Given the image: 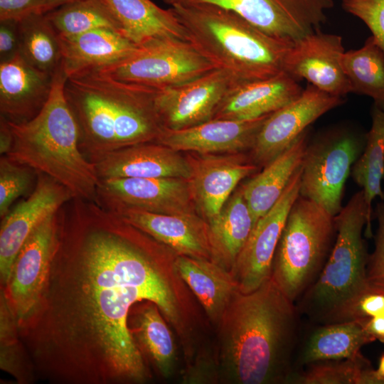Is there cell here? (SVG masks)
I'll use <instances>...</instances> for the list:
<instances>
[{"label": "cell", "instance_id": "6da1fadb", "mask_svg": "<svg viewBox=\"0 0 384 384\" xmlns=\"http://www.w3.org/2000/svg\"><path fill=\"white\" fill-rule=\"evenodd\" d=\"M161 243L97 203L61 208L59 241L38 304L18 324L36 378L140 384L151 375L128 327L149 300L182 332Z\"/></svg>", "mask_w": 384, "mask_h": 384}, {"label": "cell", "instance_id": "7a4b0ae2", "mask_svg": "<svg viewBox=\"0 0 384 384\" xmlns=\"http://www.w3.org/2000/svg\"><path fill=\"white\" fill-rule=\"evenodd\" d=\"M217 326L220 364L229 381H289L297 309L272 277L252 292L238 291Z\"/></svg>", "mask_w": 384, "mask_h": 384}, {"label": "cell", "instance_id": "3957f363", "mask_svg": "<svg viewBox=\"0 0 384 384\" xmlns=\"http://www.w3.org/2000/svg\"><path fill=\"white\" fill-rule=\"evenodd\" d=\"M156 90L116 79L100 70L67 77L64 93L79 129L80 148L94 163L144 140L152 129Z\"/></svg>", "mask_w": 384, "mask_h": 384}, {"label": "cell", "instance_id": "277c9868", "mask_svg": "<svg viewBox=\"0 0 384 384\" xmlns=\"http://www.w3.org/2000/svg\"><path fill=\"white\" fill-rule=\"evenodd\" d=\"M67 76L62 65L53 75L50 95L33 119L8 122L12 146L6 155L66 187L74 198L98 203L100 178L94 164L83 154L79 129L64 93Z\"/></svg>", "mask_w": 384, "mask_h": 384}, {"label": "cell", "instance_id": "5b68a950", "mask_svg": "<svg viewBox=\"0 0 384 384\" xmlns=\"http://www.w3.org/2000/svg\"><path fill=\"white\" fill-rule=\"evenodd\" d=\"M186 40L213 67L235 82L265 79L284 71L292 43L257 28L236 13L210 4L171 6Z\"/></svg>", "mask_w": 384, "mask_h": 384}, {"label": "cell", "instance_id": "8992f818", "mask_svg": "<svg viewBox=\"0 0 384 384\" xmlns=\"http://www.w3.org/2000/svg\"><path fill=\"white\" fill-rule=\"evenodd\" d=\"M336 240L315 281L302 294L300 308L324 324L355 321L360 299L370 292L367 282L368 254L365 235L372 238V224L362 190L355 193L335 216Z\"/></svg>", "mask_w": 384, "mask_h": 384}, {"label": "cell", "instance_id": "52a82bcc", "mask_svg": "<svg viewBox=\"0 0 384 384\" xmlns=\"http://www.w3.org/2000/svg\"><path fill=\"white\" fill-rule=\"evenodd\" d=\"M335 216L300 195L288 213L271 277L293 302L315 281L333 247Z\"/></svg>", "mask_w": 384, "mask_h": 384}, {"label": "cell", "instance_id": "ba28073f", "mask_svg": "<svg viewBox=\"0 0 384 384\" xmlns=\"http://www.w3.org/2000/svg\"><path fill=\"white\" fill-rule=\"evenodd\" d=\"M366 141V134L346 126L335 127L309 141L302 165L299 195L336 216L343 208L345 183Z\"/></svg>", "mask_w": 384, "mask_h": 384}, {"label": "cell", "instance_id": "9c48e42d", "mask_svg": "<svg viewBox=\"0 0 384 384\" xmlns=\"http://www.w3.org/2000/svg\"><path fill=\"white\" fill-rule=\"evenodd\" d=\"M213 69L186 40L164 37L139 45L123 60L96 70L120 80L163 90L186 83Z\"/></svg>", "mask_w": 384, "mask_h": 384}, {"label": "cell", "instance_id": "30bf717a", "mask_svg": "<svg viewBox=\"0 0 384 384\" xmlns=\"http://www.w3.org/2000/svg\"><path fill=\"white\" fill-rule=\"evenodd\" d=\"M61 208L28 238L14 260L8 280L0 286L18 324L31 314L40 299L59 241Z\"/></svg>", "mask_w": 384, "mask_h": 384}, {"label": "cell", "instance_id": "8fae6325", "mask_svg": "<svg viewBox=\"0 0 384 384\" xmlns=\"http://www.w3.org/2000/svg\"><path fill=\"white\" fill-rule=\"evenodd\" d=\"M229 9L274 38L294 41L320 29L333 0H184Z\"/></svg>", "mask_w": 384, "mask_h": 384}, {"label": "cell", "instance_id": "7c38bea8", "mask_svg": "<svg viewBox=\"0 0 384 384\" xmlns=\"http://www.w3.org/2000/svg\"><path fill=\"white\" fill-rule=\"evenodd\" d=\"M302 167L275 204L254 225L230 270L240 292L259 287L272 274L275 250L292 206L299 195Z\"/></svg>", "mask_w": 384, "mask_h": 384}, {"label": "cell", "instance_id": "4fadbf2b", "mask_svg": "<svg viewBox=\"0 0 384 384\" xmlns=\"http://www.w3.org/2000/svg\"><path fill=\"white\" fill-rule=\"evenodd\" d=\"M343 102V97L308 83L299 97L265 119L251 149L253 160L265 166L287 149L315 120Z\"/></svg>", "mask_w": 384, "mask_h": 384}, {"label": "cell", "instance_id": "5bb4252c", "mask_svg": "<svg viewBox=\"0 0 384 384\" xmlns=\"http://www.w3.org/2000/svg\"><path fill=\"white\" fill-rule=\"evenodd\" d=\"M191 193L181 178H117L100 179L98 203L117 213L139 209L162 214H192Z\"/></svg>", "mask_w": 384, "mask_h": 384}, {"label": "cell", "instance_id": "9a60e30c", "mask_svg": "<svg viewBox=\"0 0 384 384\" xmlns=\"http://www.w3.org/2000/svg\"><path fill=\"white\" fill-rule=\"evenodd\" d=\"M73 198L66 187L47 175L37 173L36 183L29 196L1 219L0 286L8 280L14 260L28 238Z\"/></svg>", "mask_w": 384, "mask_h": 384}, {"label": "cell", "instance_id": "2e32d148", "mask_svg": "<svg viewBox=\"0 0 384 384\" xmlns=\"http://www.w3.org/2000/svg\"><path fill=\"white\" fill-rule=\"evenodd\" d=\"M234 83L225 72L213 69L186 83L159 90L155 107L163 128L180 129L213 119Z\"/></svg>", "mask_w": 384, "mask_h": 384}, {"label": "cell", "instance_id": "e0dca14e", "mask_svg": "<svg viewBox=\"0 0 384 384\" xmlns=\"http://www.w3.org/2000/svg\"><path fill=\"white\" fill-rule=\"evenodd\" d=\"M345 52L342 37L320 29L292 42L284 60V71L332 95L343 97L351 92L343 72Z\"/></svg>", "mask_w": 384, "mask_h": 384}, {"label": "cell", "instance_id": "ac0fdd59", "mask_svg": "<svg viewBox=\"0 0 384 384\" xmlns=\"http://www.w3.org/2000/svg\"><path fill=\"white\" fill-rule=\"evenodd\" d=\"M269 114L251 120L211 119L180 129L164 128L156 142L176 151H191L203 154L251 150Z\"/></svg>", "mask_w": 384, "mask_h": 384}, {"label": "cell", "instance_id": "d6986e66", "mask_svg": "<svg viewBox=\"0 0 384 384\" xmlns=\"http://www.w3.org/2000/svg\"><path fill=\"white\" fill-rule=\"evenodd\" d=\"M115 214L177 255L214 261L208 224L193 213L162 214L131 208Z\"/></svg>", "mask_w": 384, "mask_h": 384}, {"label": "cell", "instance_id": "ffe728a7", "mask_svg": "<svg viewBox=\"0 0 384 384\" xmlns=\"http://www.w3.org/2000/svg\"><path fill=\"white\" fill-rule=\"evenodd\" d=\"M100 179L181 178L191 176L189 161L160 143L144 142L112 151L95 161Z\"/></svg>", "mask_w": 384, "mask_h": 384}, {"label": "cell", "instance_id": "44dd1931", "mask_svg": "<svg viewBox=\"0 0 384 384\" xmlns=\"http://www.w3.org/2000/svg\"><path fill=\"white\" fill-rule=\"evenodd\" d=\"M53 75L35 68L19 53L0 62L1 117L14 123L36 117L46 104Z\"/></svg>", "mask_w": 384, "mask_h": 384}, {"label": "cell", "instance_id": "7402d4cb", "mask_svg": "<svg viewBox=\"0 0 384 384\" xmlns=\"http://www.w3.org/2000/svg\"><path fill=\"white\" fill-rule=\"evenodd\" d=\"M299 80L285 71L272 77L233 84L213 119L251 120L271 114L301 95Z\"/></svg>", "mask_w": 384, "mask_h": 384}, {"label": "cell", "instance_id": "603a6c76", "mask_svg": "<svg viewBox=\"0 0 384 384\" xmlns=\"http://www.w3.org/2000/svg\"><path fill=\"white\" fill-rule=\"evenodd\" d=\"M189 164L191 196L208 221L220 213L238 183L257 169L238 156H205Z\"/></svg>", "mask_w": 384, "mask_h": 384}, {"label": "cell", "instance_id": "cb8c5ba5", "mask_svg": "<svg viewBox=\"0 0 384 384\" xmlns=\"http://www.w3.org/2000/svg\"><path fill=\"white\" fill-rule=\"evenodd\" d=\"M62 62L67 77L116 63L138 46L121 33L104 28L71 36H59Z\"/></svg>", "mask_w": 384, "mask_h": 384}, {"label": "cell", "instance_id": "d4e9b609", "mask_svg": "<svg viewBox=\"0 0 384 384\" xmlns=\"http://www.w3.org/2000/svg\"><path fill=\"white\" fill-rule=\"evenodd\" d=\"M176 272L188 285L216 326L232 299L240 291L232 273L215 261L177 255Z\"/></svg>", "mask_w": 384, "mask_h": 384}, {"label": "cell", "instance_id": "484cf974", "mask_svg": "<svg viewBox=\"0 0 384 384\" xmlns=\"http://www.w3.org/2000/svg\"><path fill=\"white\" fill-rule=\"evenodd\" d=\"M309 143L307 129L241 188L254 223L277 201L290 180L302 167Z\"/></svg>", "mask_w": 384, "mask_h": 384}, {"label": "cell", "instance_id": "4316f807", "mask_svg": "<svg viewBox=\"0 0 384 384\" xmlns=\"http://www.w3.org/2000/svg\"><path fill=\"white\" fill-rule=\"evenodd\" d=\"M118 21L123 36L137 46L164 37L186 40L183 27L170 7L151 0H103Z\"/></svg>", "mask_w": 384, "mask_h": 384}, {"label": "cell", "instance_id": "83f0119b", "mask_svg": "<svg viewBox=\"0 0 384 384\" xmlns=\"http://www.w3.org/2000/svg\"><path fill=\"white\" fill-rule=\"evenodd\" d=\"M128 327L144 356L149 358L163 377H170L176 363V347L158 306L149 300L134 304L129 312Z\"/></svg>", "mask_w": 384, "mask_h": 384}, {"label": "cell", "instance_id": "f1b7e54d", "mask_svg": "<svg viewBox=\"0 0 384 384\" xmlns=\"http://www.w3.org/2000/svg\"><path fill=\"white\" fill-rule=\"evenodd\" d=\"M241 188L208 221L214 261L230 272L254 226Z\"/></svg>", "mask_w": 384, "mask_h": 384}, {"label": "cell", "instance_id": "f546056e", "mask_svg": "<svg viewBox=\"0 0 384 384\" xmlns=\"http://www.w3.org/2000/svg\"><path fill=\"white\" fill-rule=\"evenodd\" d=\"M375 339L367 331L365 322L349 321L324 324L307 338L299 361L301 365L353 358L361 348Z\"/></svg>", "mask_w": 384, "mask_h": 384}, {"label": "cell", "instance_id": "4dcf8cb0", "mask_svg": "<svg viewBox=\"0 0 384 384\" xmlns=\"http://www.w3.org/2000/svg\"><path fill=\"white\" fill-rule=\"evenodd\" d=\"M372 125L366 134L363 151L351 169L354 181L361 188L367 206L370 222L372 203L377 197L384 199L382 181L384 180V108L373 105Z\"/></svg>", "mask_w": 384, "mask_h": 384}, {"label": "cell", "instance_id": "1f68e13d", "mask_svg": "<svg viewBox=\"0 0 384 384\" xmlns=\"http://www.w3.org/2000/svg\"><path fill=\"white\" fill-rule=\"evenodd\" d=\"M341 65L351 92L370 97L374 105L384 108V53L375 38L368 37L358 49L345 51Z\"/></svg>", "mask_w": 384, "mask_h": 384}, {"label": "cell", "instance_id": "d6a6232c", "mask_svg": "<svg viewBox=\"0 0 384 384\" xmlns=\"http://www.w3.org/2000/svg\"><path fill=\"white\" fill-rule=\"evenodd\" d=\"M18 32V53L35 68L54 75L61 65V48L46 14H33L19 21Z\"/></svg>", "mask_w": 384, "mask_h": 384}, {"label": "cell", "instance_id": "836d02e7", "mask_svg": "<svg viewBox=\"0 0 384 384\" xmlns=\"http://www.w3.org/2000/svg\"><path fill=\"white\" fill-rule=\"evenodd\" d=\"M58 36L104 28L121 33V26L103 0H77L46 14Z\"/></svg>", "mask_w": 384, "mask_h": 384}, {"label": "cell", "instance_id": "e575fe53", "mask_svg": "<svg viewBox=\"0 0 384 384\" xmlns=\"http://www.w3.org/2000/svg\"><path fill=\"white\" fill-rule=\"evenodd\" d=\"M0 368L18 384L35 381L29 356L21 338L17 320L0 292Z\"/></svg>", "mask_w": 384, "mask_h": 384}, {"label": "cell", "instance_id": "d590c367", "mask_svg": "<svg viewBox=\"0 0 384 384\" xmlns=\"http://www.w3.org/2000/svg\"><path fill=\"white\" fill-rule=\"evenodd\" d=\"M290 381L301 384H363L365 376L371 368L360 354L344 360L316 362Z\"/></svg>", "mask_w": 384, "mask_h": 384}, {"label": "cell", "instance_id": "8d00e7d4", "mask_svg": "<svg viewBox=\"0 0 384 384\" xmlns=\"http://www.w3.org/2000/svg\"><path fill=\"white\" fill-rule=\"evenodd\" d=\"M35 174H37V172L31 168L15 162L6 155L1 156V219L4 218L9 213L10 211V206L16 199L26 194L33 186H36V181H35Z\"/></svg>", "mask_w": 384, "mask_h": 384}, {"label": "cell", "instance_id": "74e56055", "mask_svg": "<svg viewBox=\"0 0 384 384\" xmlns=\"http://www.w3.org/2000/svg\"><path fill=\"white\" fill-rule=\"evenodd\" d=\"M374 215L378 227L374 248L368 259L367 282L370 291L384 294V199L376 205Z\"/></svg>", "mask_w": 384, "mask_h": 384}, {"label": "cell", "instance_id": "f35d334b", "mask_svg": "<svg viewBox=\"0 0 384 384\" xmlns=\"http://www.w3.org/2000/svg\"><path fill=\"white\" fill-rule=\"evenodd\" d=\"M342 7L366 23L384 53V0H343Z\"/></svg>", "mask_w": 384, "mask_h": 384}, {"label": "cell", "instance_id": "ab89813d", "mask_svg": "<svg viewBox=\"0 0 384 384\" xmlns=\"http://www.w3.org/2000/svg\"><path fill=\"white\" fill-rule=\"evenodd\" d=\"M45 0H0V21H19L36 13H43Z\"/></svg>", "mask_w": 384, "mask_h": 384}, {"label": "cell", "instance_id": "60d3db41", "mask_svg": "<svg viewBox=\"0 0 384 384\" xmlns=\"http://www.w3.org/2000/svg\"><path fill=\"white\" fill-rule=\"evenodd\" d=\"M18 52V21H0V62L12 58Z\"/></svg>", "mask_w": 384, "mask_h": 384}, {"label": "cell", "instance_id": "b9f144b4", "mask_svg": "<svg viewBox=\"0 0 384 384\" xmlns=\"http://www.w3.org/2000/svg\"><path fill=\"white\" fill-rule=\"evenodd\" d=\"M384 313V294L369 292L358 303L355 321L366 322L371 317Z\"/></svg>", "mask_w": 384, "mask_h": 384}, {"label": "cell", "instance_id": "7bdbcfd3", "mask_svg": "<svg viewBox=\"0 0 384 384\" xmlns=\"http://www.w3.org/2000/svg\"><path fill=\"white\" fill-rule=\"evenodd\" d=\"M365 328L375 340L384 343V313L368 319Z\"/></svg>", "mask_w": 384, "mask_h": 384}, {"label": "cell", "instance_id": "ee69618b", "mask_svg": "<svg viewBox=\"0 0 384 384\" xmlns=\"http://www.w3.org/2000/svg\"><path fill=\"white\" fill-rule=\"evenodd\" d=\"M13 143V135L10 126L6 119L0 117V154L6 155Z\"/></svg>", "mask_w": 384, "mask_h": 384}, {"label": "cell", "instance_id": "f6af8a7d", "mask_svg": "<svg viewBox=\"0 0 384 384\" xmlns=\"http://www.w3.org/2000/svg\"><path fill=\"white\" fill-rule=\"evenodd\" d=\"M77 0H45L43 13L46 14L54 10L64 4L75 1Z\"/></svg>", "mask_w": 384, "mask_h": 384}, {"label": "cell", "instance_id": "bcb514c9", "mask_svg": "<svg viewBox=\"0 0 384 384\" xmlns=\"http://www.w3.org/2000/svg\"><path fill=\"white\" fill-rule=\"evenodd\" d=\"M376 373L380 378L384 379V354L380 358Z\"/></svg>", "mask_w": 384, "mask_h": 384}, {"label": "cell", "instance_id": "7dc6e473", "mask_svg": "<svg viewBox=\"0 0 384 384\" xmlns=\"http://www.w3.org/2000/svg\"><path fill=\"white\" fill-rule=\"evenodd\" d=\"M161 1H162L166 4H168L170 6H172L174 4L183 2L184 0H161Z\"/></svg>", "mask_w": 384, "mask_h": 384}]
</instances>
